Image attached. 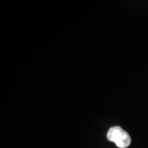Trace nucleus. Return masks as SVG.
<instances>
[{
  "label": "nucleus",
  "mask_w": 148,
  "mask_h": 148,
  "mask_svg": "<svg viewBox=\"0 0 148 148\" xmlns=\"http://www.w3.org/2000/svg\"><path fill=\"white\" fill-rule=\"evenodd\" d=\"M106 136L108 140L114 142L119 148H126L131 143V138L128 133L119 126L110 128Z\"/></svg>",
  "instance_id": "nucleus-1"
}]
</instances>
